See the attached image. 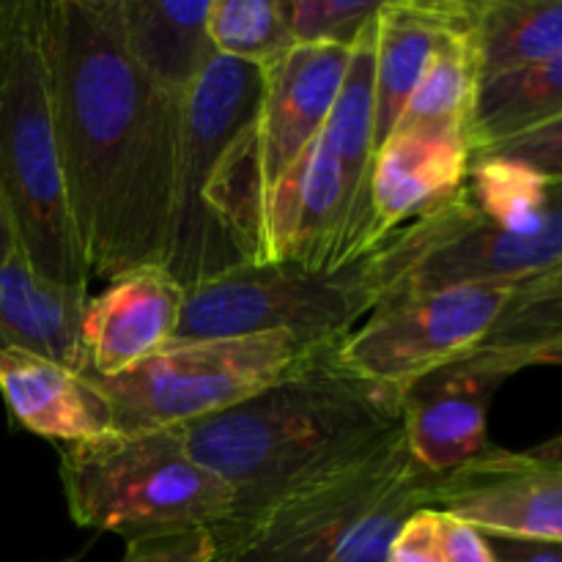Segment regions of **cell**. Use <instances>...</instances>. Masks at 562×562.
<instances>
[{"mask_svg":"<svg viewBox=\"0 0 562 562\" xmlns=\"http://www.w3.org/2000/svg\"><path fill=\"white\" fill-rule=\"evenodd\" d=\"M42 33L88 274L110 283L162 267L184 99L132 64L104 0H42Z\"/></svg>","mask_w":562,"mask_h":562,"instance_id":"6da1fadb","label":"cell"},{"mask_svg":"<svg viewBox=\"0 0 562 562\" xmlns=\"http://www.w3.org/2000/svg\"><path fill=\"white\" fill-rule=\"evenodd\" d=\"M401 431L404 395L355 376L335 355L234 409L179 426L192 459L236 492L234 514L349 464Z\"/></svg>","mask_w":562,"mask_h":562,"instance_id":"7a4b0ae2","label":"cell"},{"mask_svg":"<svg viewBox=\"0 0 562 562\" xmlns=\"http://www.w3.org/2000/svg\"><path fill=\"white\" fill-rule=\"evenodd\" d=\"M562 263V179L475 157L445 206L368 256L382 300L448 285H519Z\"/></svg>","mask_w":562,"mask_h":562,"instance_id":"3957f363","label":"cell"},{"mask_svg":"<svg viewBox=\"0 0 562 562\" xmlns=\"http://www.w3.org/2000/svg\"><path fill=\"white\" fill-rule=\"evenodd\" d=\"M263 66L217 58L184 97L173 214L162 267L198 289L258 263L256 119Z\"/></svg>","mask_w":562,"mask_h":562,"instance_id":"277c9868","label":"cell"},{"mask_svg":"<svg viewBox=\"0 0 562 562\" xmlns=\"http://www.w3.org/2000/svg\"><path fill=\"white\" fill-rule=\"evenodd\" d=\"M431 472L404 431L252 510L212 527V562H384L401 527L426 508Z\"/></svg>","mask_w":562,"mask_h":562,"instance_id":"5b68a950","label":"cell"},{"mask_svg":"<svg viewBox=\"0 0 562 562\" xmlns=\"http://www.w3.org/2000/svg\"><path fill=\"white\" fill-rule=\"evenodd\" d=\"M0 192L20 250L42 278L88 291L42 33V0H22L0 77Z\"/></svg>","mask_w":562,"mask_h":562,"instance_id":"8992f818","label":"cell"},{"mask_svg":"<svg viewBox=\"0 0 562 562\" xmlns=\"http://www.w3.org/2000/svg\"><path fill=\"white\" fill-rule=\"evenodd\" d=\"M58 475L71 521L126 543L212 530L236 505L234 488L192 459L179 428L64 445Z\"/></svg>","mask_w":562,"mask_h":562,"instance_id":"52a82bcc","label":"cell"},{"mask_svg":"<svg viewBox=\"0 0 562 562\" xmlns=\"http://www.w3.org/2000/svg\"><path fill=\"white\" fill-rule=\"evenodd\" d=\"M344 338L272 333L170 344L113 379H91L113 412L119 434L198 423L256 398L272 384L335 355Z\"/></svg>","mask_w":562,"mask_h":562,"instance_id":"ba28073f","label":"cell"},{"mask_svg":"<svg viewBox=\"0 0 562 562\" xmlns=\"http://www.w3.org/2000/svg\"><path fill=\"white\" fill-rule=\"evenodd\" d=\"M379 302L368 256L338 272L247 263L187 291L173 344L272 333L346 338Z\"/></svg>","mask_w":562,"mask_h":562,"instance_id":"9c48e42d","label":"cell"},{"mask_svg":"<svg viewBox=\"0 0 562 562\" xmlns=\"http://www.w3.org/2000/svg\"><path fill=\"white\" fill-rule=\"evenodd\" d=\"M510 289L464 283L387 296L340 340L335 360L355 376L406 395L439 368L481 349Z\"/></svg>","mask_w":562,"mask_h":562,"instance_id":"30bf717a","label":"cell"},{"mask_svg":"<svg viewBox=\"0 0 562 562\" xmlns=\"http://www.w3.org/2000/svg\"><path fill=\"white\" fill-rule=\"evenodd\" d=\"M426 508L483 536L562 543V456L549 445L527 453L492 445L470 464L434 477Z\"/></svg>","mask_w":562,"mask_h":562,"instance_id":"8fae6325","label":"cell"},{"mask_svg":"<svg viewBox=\"0 0 562 562\" xmlns=\"http://www.w3.org/2000/svg\"><path fill=\"white\" fill-rule=\"evenodd\" d=\"M349 55L346 47L294 44L263 66V97L256 119L258 261L274 192L324 132L349 69Z\"/></svg>","mask_w":562,"mask_h":562,"instance_id":"7c38bea8","label":"cell"},{"mask_svg":"<svg viewBox=\"0 0 562 562\" xmlns=\"http://www.w3.org/2000/svg\"><path fill=\"white\" fill-rule=\"evenodd\" d=\"M505 382L475 355L439 368L404 395V437L412 459L448 475L492 448L488 406Z\"/></svg>","mask_w":562,"mask_h":562,"instance_id":"4fadbf2b","label":"cell"},{"mask_svg":"<svg viewBox=\"0 0 562 562\" xmlns=\"http://www.w3.org/2000/svg\"><path fill=\"white\" fill-rule=\"evenodd\" d=\"M184 285L165 267H140L110 280L82 316L88 376L113 379L173 344Z\"/></svg>","mask_w":562,"mask_h":562,"instance_id":"5bb4252c","label":"cell"},{"mask_svg":"<svg viewBox=\"0 0 562 562\" xmlns=\"http://www.w3.org/2000/svg\"><path fill=\"white\" fill-rule=\"evenodd\" d=\"M472 146L467 137L393 132L373 159V250L395 231L437 212L464 184Z\"/></svg>","mask_w":562,"mask_h":562,"instance_id":"9a60e30c","label":"cell"},{"mask_svg":"<svg viewBox=\"0 0 562 562\" xmlns=\"http://www.w3.org/2000/svg\"><path fill=\"white\" fill-rule=\"evenodd\" d=\"M324 137L340 165L346 201H349V223L338 256V269H346L373 252L371 176L376 159V16L351 47L349 69L324 124Z\"/></svg>","mask_w":562,"mask_h":562,"instance_id":"2e32d148","label":"cell"},{"mask_svg":"<svg viewBox=\"0 0 562 562\" xmlns=\"http://www.w3.org/2000/svg\"><path fill=\"white\" fill-rule=\"evenodd\" d=\"M104 11L132 64L170 97L184 99L217 58L212 0H104Z\"/></svg>","mask_w":562,"mask_h":562,"instance_id":"e0dca14e","label":"cell"},{"mask_svg":"<svg viewBox=\"0 0 562 562\" xmlns=\"http://www.w3.org/2000/svg\"><path fill=\"white\" fill-rule=\"evenodd\" d=\"M0 395L20 426L53 442L75 445L115 434L113 412L80 371L27 351H0Z\"/></svg>","mask_w":562,"mask_h":562,"instance_id":"ac0fdd59","label":"cell"},{"mask_svg":"<svg viewBox=\"0 0 562 562\" xmlns=\"http://www.w3.org/2000/svg\"><path fill=\"white\" fill-rule=\"evenodd\" d=\"M470 20L472 0H384L376 14V151L439 44Z\"/></svg>","mask_w":562,"mask_h":562,"instance_id":"d6986e66","label":"cell"},{"mask_svg":"<svg viewBox=\"0 0 562 562\" xmlns=\"http://www.w3.org/2000/svg\"><path fill=\"white\" fill-rule=\"evenodd\" d=\"M88 300V291L42 278L22 250L11 252L0 267V351H27L86 373L82 316Z\"/></svg>","mask_w":562,"mask_h":562,"instance_id":"ffe728a7","label":"cell"},{"mask_svg":"<svg viewBox=\"0 0 562 562\" xmlns=\"http://www.w3.org/2000/svg\"><path fill=\"white\" fill-rule=\"evenodd\" d=\"M472 16H475V0H472ZM481 82V58H477L470 20L448 33V38L439 44L437 55L423 71L393 132H431V135L470 140Z\"/></svg>","mask_w":562,"mask_h":562,"instance_id":"44dd1931","label":"cell"},{"mask_svg":"<svg viewBox=\"0 0 562 562\" xmlns=\"http://www.w3.org/2000/svg\"><path fill=\"white\" fill-rule=\"evenodd\" d=\"M562 351V263L510 289L503 316L475 351L505 379L532 366H549Z\"/></svg>","mask_w":562,"mask_h":562,"instance_id":"7402d4cb","label":"cell"},{"mask_svg":"<svg viewBox=\"0 0 562 562\" xmlns=\"http://www.w3.org/2000/svg\"><path fill=\"white\" fill-rule=\"evenodd\" d=\"M483 80L562 53V0H475L472 16Z\"/></svg>","mask_w":562,"mask_h":562,"instance_id":"603a6c76","label":"cell"},{"mask_svg":"<svg viewBox=\"0 0 562 562\" xmlns=\"http://www.w3.org/2000/svg\"><path fill=\"white\" fill-rule=\"evenodd\" d=\"M562 115V53L543 64L481 82L475 119H472V151L492 143L530 132Z\"/></svg>","mask_w":562,"mask_h":562,"instance_id":"cb8c5ba5","label":"cell"},{"mask_svg":"<svg viewBox=\"0 0 562 562\" xmlns=\"http://www.w3.org/2000/svg\"><path fill=\"white\" fill-rule=\"evenodd\" d=\"M209 36L223 58L267 66L294 47L285 0H212Z\"/></svg>","mask_w":562,"mask_h":562,"instance_id":"d4e9b609","label":"cell"},{"mask_svg":"<svg viewBox=\"0 0 562 562\" xmlns=\"http://www.w3.org/2000/svg\"><path fill=\"white\" fill-rule=\"evenodd\" d=\"M384 0H285L294 44L351 49Z\"/></svg>","mask_w":562,"mask_h":562,"instance_id":"484cf974","label":"cell"},{"mask_svg":"<svg viewBox=\"0 0 562 562\" xmlns=\"http://www.w3.org/2000/svg\"><path fill=\"white\" fill-rule=\"evenodd\" d=\"M475 157L508 159V162L525 165L547 179H562V115L549 124L536 126V130L508 137V140L477 148L472 151V159Z\"/></svg>","mask_w":562,"mask_h":562,"instance_id":"4316f807","label":"cell"},{"mask_svg":"<svg viewBox=\"0 0 562 562\" xmlns=\"http://www.w3.org/2000/svg\"><path fill=\"white\" fill-rule=\"evenodd\" d=\"M214 541L209 530L173 532L126 543L121 562H212Z\"/></svg>","mask_w":562,"mask_h":562,"instance_id":"83f0119b","label":"cell"},{"mask_svg":"<svg viewBox=\"0 0 562 562\" xmlns=\"http://www.w3.org/2000/svg\"><path fill=\"white\" fill-rule=\"evenodd\" d=\"M384 562H448L442 541V514L423 508L401 527Z\"/></svg>","mask_w":562,"mask_h":562,"instance_id":"f1b7e54d","label":"cell"},{"mask_svg":"<svg viewBox=\"0 0 562 562\" xmlns=\"http://www.w3.org/2000/svg\"><path fill=\"white\" fill-rule=\"evenodd\" d=\"M434 510V508H431ZM442 541L448 562H497L483 532L442 514Z\"/></svg>","mask_w":562,"mask_h":562,"instance_id":"f546056e","label":"cell"},{"mask_svg":"<svg viewBox=\"0 0 562 562\" xmlns=\"http://www.w3.org/2000/svg\"><path fill=\"white\" fill-rule=\"evenodd\" d=\"M486 541L497 562H562V543L499 536H486Z\"/></svg>","mask_w":562,"mask_h":562,"instance_id":"4dcf8cb0","label":"cell"},{"mask_svg":"<svg viewBox=\"0 0 562 562\" xmlns=\"http://www.w3.org/2000/svg\"><path fill=\"white\" fill-rule=\"evenodd\" d=\"M20 9H22V0H0V77H3L5 55H9L11 33H14Z\"/></svg>","mask_w":562,"mask_h":562,"instance_id":"1f68e13d","label":"cell"},{"mask_svg":"<svg viewBox=\"0 0 562 562\" xmlns=\"http://www.w3.org/2000/svg\"><path fill=\"white\" fill-rule=\"evenodd\" d=\"M20 250V239H16L14 231V220H11L9 206H5V198L0 192V267L9 261L11 252Z\"/></svg>","mask_w":562,"mask_h":562,"instance_id":"d6a6232c","label":"cell"},{"mask_svg":"<svg viewBox=\"0 0 562 562\" xmlns=\"http://www.w3.org/2000/svg\"><path fill=\"white\" fill-rule=\"evenodd\" d=\"M549 448H552L558 456H562V437L554 439V442H549Z\"/></svg>","mask_w":562,"mask_h":562,"instance_id":"836d02e7","label":"cell"},{"mask_svg":"<svg viewBox=\"0 0 562 562\" xmlns=\"http://www.w3.org/2000/svg\"><path fill=\"white\" fill-rule=\"evenodd\" d=\"M549 366H562V351H560V355H554L552 360H549Z\"/></svg>","mask_w":562,"mask_h":562,"instance_id":"e575fe53","label":"cell"}]
</instances>
